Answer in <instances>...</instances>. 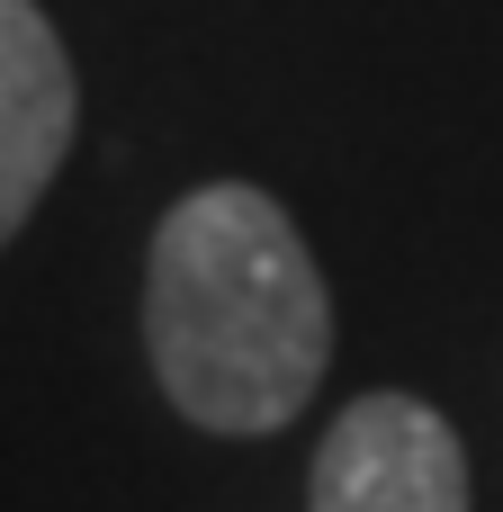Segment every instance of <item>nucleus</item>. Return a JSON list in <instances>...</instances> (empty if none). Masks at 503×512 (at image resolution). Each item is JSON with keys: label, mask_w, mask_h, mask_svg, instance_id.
<instances>
[{"label": "nucleus", "mask_w": 503, "mask_h": 512, "mask_svg": "<svg viewBox=\"0 0 503 512\" xmlns=\"http://www.w3.org/2000/svg\"><path fill=\"white\" fill-rule=\"evenodd\" d=\"M81 126V81L36 0H0V243L36 216Z\"/></svg>", "instance_id": "nucleus-3"}, {"label": "nucleus", "mask_w": 503, "mask_h": 512, "mask_svg": "<svg viewBox=\"0 0 503 512\" xmlns=\"http://www.w3.org/2000/svg\"><path fill=\"white\" fill-rule=\"evenodd\" d=\"M315 512H468V450L423 396H360L315 450Z\"/></svg>", "instance_id": "nucleus-2"}, {"label": "nucleus", "mask_w": 503, "mask_h": 512, "mask_svg": "<svg viewBox=\"0 0 503 512\" xmlns=\"http://www.w3.org/2000/svg\"><path fill=\"white\" fill-rule=\"evenodd\" d=\"M144 351L198 432L261 441L306 414L333 360V297L270 189L207 180L153 225Z\"/></svg>", "instance_id": "nucleus-1"}]
</instances>
